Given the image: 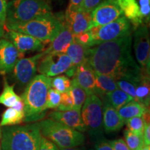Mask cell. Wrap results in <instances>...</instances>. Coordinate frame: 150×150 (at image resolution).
I'll return each instance as SVG.
<instances>
[{"label":"cell","mask_w":150,"mask_h":150,"mask_svg":"<svg viewBox=\"0 0 150 150\" xmlns=\"http://www.w3.org/2000/svg\"><path fill=\"white\" fill-rule=\"evenodd\" d=\"M6 0H0V26L4 27L6 18Z\"/></svg>","instance_id":"obj_41"},{"label":"cell","mask_w":150,"mask_h":150,"mask_svg":"<svg viewBox=\"0 0 150 150\" xmlns=\"http://www.w3.org/2000/svg\"><path fill=\"white\" fill-rule=\"evenodd\" d=\"M88 49L89 47H88L80 44L74 40H73L65 52L72 61V67L75 68L79 65L86 61Z\"/></svg>","instance_id":"obj_24"},{"label":"cell","mask_w":150,"mask_h":150,"mask_svg":"<svg viewBox=\"0 0 150 150\" xmlns=\"http://www.w3.org/2000/svg\"><path fill=\"white\" fill-rule=\"evenodd\" d=\"M95 142L94 150H113L110 140H106L104 137Z\"/></svg>","instance_id":"obj_38"},{"label":"cell","mask_w":150,"mask_h":150,"mask_svg":"<svg viewBox=\"0 0 150 150\" xmlns=\"http://www.w3.org/2000/svg\"><path fill=\"white\" fill-rule=\"evenodd\" d=\"M110 142L113 150H131L127 146L125 140L122 139V138L114 140H110Z\"/></svg>","instance_id":"obj_40"},{"label":"cell","mask_w":150,"mask_h":150,"mask_svg":"<svg viewBox=\"0 0 150 150\" xmlns=\"http://www.w3.org/2000/svg\"><path fill=\"white\" fill-rule=\"evenodd\" d=\"M132 35L104 42L89 47L88 63L94 72L108 75L115 81L120 79L139 81L145 71L131 55Z\"/></svg>","instance_id":"obj_1"},{"label":"cell","mask_w":150,"mask_h":150,"mask_svg":"<svg viewBox=\"0 0 150 150\" xmlns=\"http://www.w3.org/2000/svg\"><path fill=\"white\" fill-rule=\"evenodd\" d=\"M41 138L38 122L4 127L1 129V150H38Z\"/></svg>","instance_id":"obj_3"},{"label":"cell","mask_w":150,"mask_h":150,"mask_svg":"<svg viewBox=\"0 0 150 150\" xmlns=\"http://www.w3.org/2000/svg\"><path fill=\"white\" fill-rule=\"evenodd\" d=\"M4 37L22 54L27 52H42L45 50L44 42L26 33L7 30Z\"/></svg>","instance_id":"obj_13"},{"label":"cell","mask_w":150,"mask_h":150,"mask_svg":"<svg viewBox=\"0 0 150 150\" xmlns=\"http://www.w3.org/2000/svg\"><path fill=\"white\" fill-rule=\"evenodd\" d=\"M38 123L42 136L53 142L59 149L79 147L85 142V136L81 132L50 118Z\"/></svg>","instance_id":"obj_6"},{"label":"cell","mask_w":150,"mask_h":150,"mask_svg":"<svg viewBox=\"0 0 150 150\" xmlns=\"http://www.w3.org/2000/svg\"><path fill=\"white\" fill-rule=\"evenodd\" d=\"M63 19L50 14L24 23H5L7 30L26 33L43 42H51L61 31Z\"/></svg>","instance_id":"obj_4"},{"label":"cell","mask_w":150,"mask_h":150,"mask_svg":"<svg viewBox=\"0 0 150 150\" xmlns=\"http://www.w3.org/2000/svg\"><path fill=\"white\" fill-rule=\"evenodd\" d=\"M49 118L79 132H86L79 110L74 108L64 111L56 110L50 112Z\"/></svg>","instance_id":"obj_16"},{"label":"cell","mask_w":150,"mask_h":150,"mask_svg":"<svg viewBox=\"0 0 150 150\" xmlns=\"http://www.w3.org/2000/svg\"><path fill=\"white\" fill-rule=\"evenodd\" d=\"M72 67V61L65 53L45 54L38 62L37 71L45 76L54 77L65 73Z\"/></svg>","instance_id":"obj_9"},{"label":"cell","mask_w":150,"mask_h":150,"mask_svg":"<svg viewBox=\"0 0 150 150\" xmlns=\"http://www.w3.org/2000/svg\"><path fill=\"white\" fill-rule=\"evenodd\" d=\"M82 1H83V0H70L69 6L71 7H73V8H81Z\"/></svg>","instance_id":"obj_42"},{"label":"cell","mask_w":150,"mask_h":150,"mask_svg":"<svg viewBox=\"0 0 150 150\" xmlns=\"http://www.w3.org/2000/svg\"><path fill=\"white\" fill-rule=\"evenodd\" d=\"M134 48L136 61L142 70L149 72L150 42L149 33L145 24L136 28L134 33Z\"/></svg>","instance_id":"obj_10"},{"label":"cell","mask_w":150,"mask_h":150,"mask_svg":"<svg viewBox=\"0 0 150 150\" xmlns=\"http://www.w3.org/2000/svg\"><path fill=\"white\" fill-rule=\"evenodd\" d=\"M142 20L149 22L150 18V0H138Z\"/></svg>","instance_id":"obj_35"},{"label":"cell","mask_w":150,"mask_h":150,"mask_svg":"<svg viewBox=\"0 0 150 150\" xmlns=\"http://www.w3.org/2000/svg\"><path fill=\"white\" fill-rule=\"evenodd\" d=\"M118 113L123 121L125 122L134 117H142L149 112V108L145 107L143 105L136 101L133 100L127 103L117 110Z\"/></svg>","instance_id":"obj_23"},{"label":"cell","mask_w":150,"mask_h":150,"mask_svg":"<svg viewBox=\"0 0 150 150\" xmlns=\"http://www.w3.org/2000/svg\"><path fill=\"white\" fill-rule=\"evenodd\" d=\"M52 13L48 0H11L7 2L5 23H24Z\"/></svg>","instance_id":"obj_5"},{"label":"cell","mask_w":150,"mask_h":150,"mask_svg":"<svg viewBox=\"0 0 150 150\" xmlns=\"http://www.w3.org/2000/svg\"><path fill=\"white\" fill-rule=\"evenodd\" d=\"M92 36L91 47L100 43L120 38L131 33V24L124 16L115 21L88 30Z\"/></svg>","instance_id":"obj_8"},{"label":"cell","mask_w":150,"mask_h":150,"mask_svg":"<svg viewBox=\"0 0 150 150\" xmlns=\"http://www.w3.org/2000/svg\"><path fill=\"white\" fill-rule=\"evenodd\" d=\"M74 40V35L63 19V24L61 31L54 39L51 41L50 46L43 52L45 54L49 53H65L67 49Z\"/></svg>","instance_id":"obj_18"},{"label":"cell","mask_w":150,"mask_h":150,"mask_svg":"<svg viewBox=\"0 0 150 150\" xmlns=\"http://www.w3.org/2000/svg\"><path fill=\"white\" fill-rule=\"evenodd\" d=\"M125 142L131 150H140L144 145L142 136L131 132L128 129L124 131Z\"/></svg>","instance_id":"obj_29"},{"label":"cell","mask_w":150,"mask_h":150,"mask_svg":"<svg viewBox=\"0 0 150 150\" xmlns=\"http://www.w3.org/2000/svg\"><path fill=\"white\" fill-rule=\"evenodd\" d=\"M61 100V93L53 88L49 90L47 99V108L56 109L60 105Z\"/></svg>","instance_id":"obj_33"},{"label":"cell","mask_w":150,"mask_h":150,"mask_svg":"<svg viewBox=\"0 0 150 150\" xmlns=\"http://www.w3.org/2000/svg\"><path fill=\"white\" fill-rule=\"evenodd\" d=\"M0 150H1V145H0Z\"/></svg>","instance_id":"obj_47"},{"label":"cell","mask_w":150,"mask_h":150,"mask_svg":"<svg viewBox=\"0 0 150 150\" xmlns=\"http://www.w3.org/2000/svg\"><path fill=\"white\" fill-rule=\"evenodd\" d=\"M74 108V104L72 97L69 92L61 93V100L59 107L56 108V110H69Z\"/></svg>","instance_id":"obj_34"},{"label":"cell","mask_w":150,"mask_h":150,"mask_svg":"<svg viewBox=\"0 0 150 150\" xmlns=\"http://www.w3.org/2000/svg\"><path fill=\"white\" fill-rule=\"evenodd\" d=\"M23 54L10 41L0 38V74L12 72L18 60L23 58Z\"/></svg>","instance_id":"obj_15"},{"label":"cell","mask_w":150,"mask_h":150,"mask_svg":"<svg viewBox=\"0 0 150 150\" xmlns=\"http://www.w3.org/2000/svg\"><path fill=\"white\" fill-rule=\"evenodd\" d=\"M91 24L90 29L115 21L123 16L115 0H104L91 13ZM89 29V30H90Z\"/></svg>","instance_id":"obj_11"},{"label":"cell","mask_w":150,"mask_h":150,"mask_svg":"<svg viewBox=\"0 0 150 150\" xmlns=\"http://www.w3.org/2000/svg\"><path fill=\"white\" fill-rule=\"evenodd\" d=\"M52 77L43 74L35 75L27 84L22 94L24 105V122H37L46 115L47 99L51 88Z\"/></svg>","instance_id":"obj_2"},{"label":"cell","mask_w":150,"mask_h":150,"mask_svg":"<svg viewBox=\"0 0 150 150\" xmlns=\"http://www.w3.org/2000/svg\"><path fill=\"white\" fill-rule=\"evenodd\" d=\"M15 85H9L6 79L4 81V88L0 94V104L7 108H14L18 110H24V105L21 97L14 91Z\"/></svg>","instance_id":"obj_21"},{"label":"cell","mask_w":150,"mask_h":150,"mask_svg":"<svg viewBox=\"0 0 150 150\" xmlns=\"http://www.w3.org/2000/svg\"><path fill=\"white\" fill-rule=\"evenodd\" d=\"M123 16L135 28L143 24L140 8L136 0H115Z\"/></svg>","instance_id":"obj_20"},{"label":"cell","mask_w":150,"mask_h":150,"mask_svg":"<svg viewBox=\"0 0 150 150\" xmlns=\"http://www.w3.org/2000/svg\"><path fill=\"white\" fill-rule=\"evenodd\" d=\"M24 110H18L14 108H8L3 112L0 122V127L18 125L24 120Z\"/></svg>","instance_id":"obj_27"},{"label":"cell","mask_w":150,"mask_h":150,"mask_svg":"<svg viewBox=\"0 0 150 150\" xmlns=\"http://www.w3.org/2000/svg\"><path fill=\"white\" fill-rule=\"evenodd\" d=\"M44 55L42 51L31 57L18 60L12 72L15 80L20 85L27 86L32 80L36 74L38 62Z\"/></svg>","instance_id":"obj_12"},{"label":"cell","mask_w":150,"mask_h":150,"mask_svg":"<svg viewBox=\"0 0 150 150\" xmlns=\"http://www.w3.org/2000/svg\"><path fill=\"white\" fill-rule=\"evenodd\" d=\"M8 1H11V0H8Z\"/></svg>","instance_id":"obj_49"},{"label":"cell","mask_w":150,"mask_h":150,"mask_svg":"<svg viewBox=\"0 0 150 150\" xmlns=\"http://www.w3.org/2000/svg\"><path fill=\"white\" fill-rule=\"evenodd\" d=\"M140 81L136 82L131 80L125 79H120L116 80V83H117L118 88L128 94L134 99V100L136 101V88Z\"/></svg>","instance_id":"obj_31"},{"label":"cell","mask_w":150,"mask_h":150,"mask_svg":"<svg viewBox=\"0 0 150 150\" xmlns=\"http://www.w3.org/2000/svg\"><path fill=\"white\" fill-rule=\"evenodd\" d=\"M68 92L72 98L74 108L81 110L88 97L87 93L76 83V82L73 79L71 80V86Z\"/></svg>","instance_id":"obj_28"},{"label":"cell","mask_w":150,"mask_h":150,"mask_svg":"<svg viewBox=\"0 0 150 150\" xmlns=\"http://www.w3.org/2000/svg\"><path fill=\"white\" fill-rule=\"evenodd\" d=\"M38 150H59L56 144L42 136Z\"/></svg>","instance_id":"obj_39"},{"label":"cell","mask_w":150,"mask_h":150,"mask_svg":"<svg viewBox=\"0 0 150 150\" xmlns=\"http://www.w3.org/2000/svg\"><path fill=\"white\" fill-rule=\"evenodd\" d=\"M127 129L137 135L142 136V133L145 126V117H134L125 122Z\"/></svg>","instance_id":"obj_32"},{"label":"cell","mask_w":150,"mask_h":150,"mask_svg":"<svg viewBox=\"0 0 150 150\" xmlns=\"http://www.w3.org/2000/svg\"><path fill=\"white\" fill-rule=\"evenodd\" d=\"M86 150H94V149H86Z\"/></svg>","instance_id":"obj_48"},{"label":"cell","mask_w":150,"mask_h":150,"mask_svg":"<svg viewBox=\"0 0 150 150\" xmlns=\"http://www.w3.org/2000/svg\"><path fill=\"white\" fill-rule=\"evenodd\" d=\"M95 95L99 98L117 89L116 81L108 75L95 72Z\"/></svg>","instance_id":"obj_22"},{"label":"cell","mask_w":150,"mask_h":150,"mask_svg":"<svg viewBox=\"0 0 150 150\" xmlns=\"http://www.w3.org/2000/svg\"><path fill=\"white\" fill-rule=\"evenodd\" d=\"M140 150H150V145H144L140 149Z\"/></svg>","instance_id":"obj_45"},{"label":"cell","mask_w":150,"mask_h":150,"mask_svg":"<svg viewBox=\"0 0 150 150\" xmlns=\"http://www.w3.org/2000/svg\"><path fill=\"white\" fill-rule=\"evenodd\" d=\"M103 104V129L105 132L112 133L120 131L125 125V122L122 119L117 110L105 100H102Z\"/></svg>","instance_id":"obj_19"},{"label":"cell","mask_w":150,"mask_h":150,"mask_svg":"<svg viewBox=\"0 0 150 150\" xmlns=\"http://www.w3.org/2000/svg\"><path fill=\"white\" fill-rule=\"evenodd\" d=\"M82 120L86 131L95 141L104 137L103 104L101 99L95 95H88L81 109Z\"/></svg>","instance_id":"obj_7"},{"label":"cell","mask_w":150,"mask_h":150,"mask_svg":"<svg viewBox=\"0 0 150 150\" xmlns=\"http://www.w3.org/2000/svg\"><path fill=\"white\" fill-rule=\"evenodd\" d=\"M4 27H1L0 26V38L4 35Z\"/></svg>","instance_id":"obj_44"},{"label":"cell","mask_w":150,"mask_h":150,"mask_svg":"<svg viewBox=\"0 0 150 150\" xmlns=\"http://www.w3.org/2000/svg\"><path fill=\"white\" fill-rule=\"evenodd\" d=\"M1 127H0V138H1Z\"/></svg>","instance_id":"obj_46"},{"label":"cell","mask_w":150,"mask_h":150,"mask_svg":"<svg viewBox=\"0 0 150 150\" xmlns=\"http://www.w3.org/2000/svg\"><path fill=\"white\" fill-rule=\"evenodd\" d=\"M87 149L84 147H70V148H62V149H59V150H86Z\"/></svg>","instance_id":"obj_43"},{"label":"cell","mask_w":150,"mask_h":150,"mask_svg":"<svg viewBox=\"0 0 150 150\" xmlns=\"http://www.w3.org/2000/svg\"><path fill=\"white\" fill-rule=\"evenodd\" d=\"M100 99L101 100L106 101L108 104L111 105L112 107L115 108L116 110H118L122 106H123L124 105H125L130 101L134 99L130 95H129L128 94L125 93V92L119 88L107 94V95Z\"/></svg>","instance_id":"obj_26"},{"label":"cell","mask_w":150,"mask_h":150,"mask_svg":"<svg viewBox=\"0 0 150 150\" xmlns=\"http://www.w3.org/2000/svg\"><path fill=\"white\" fill-rule=\"evenodd\" d=\"M74 40L80 44L85 45L88 47H91L92 42V36L89 31L74 35Z\"/></svg>","instance_id":"obj_36"},{"label":"cell","mask_w":150,"mask_h":150,"mask_svg":"<svg viewBox=\"0 0 150 150\" xmlns=\"http://www.w3.org/2000/svg\"><path fill=\"white\" fill-rule=\"evenodd\" d=\"M66 24L73 35L88 31L91 24V13L86 12L81 8H73L69 6L64 17Z\"/></svg>","instance_id":"obj_14"},{"label":"cell","mask_w":150,"mask_h":150,"mask_svg":"<svg viewBox=\"0 0 150 150\" xmlns=\"http://www.w3.org/2000/svg\"><path fill=\"white\" fill-rule=\"evenodd\" d=\"M136 101L145 107H149L150 87L149 74H145L136 86Z\"/></svg>","instance_id":"obj_25"},{"label":"cell","mask_w":150,"mask_h":150,"mask_svg":"<svg viewBox=\"0 0 150 150\" xmlns=\"http://www.w3.org/2000/svg\"><path fill=\"white\" fill-rule=\"evenodd\" d=\"M72 79L86 91L88 95H95V72L87 61L75 67Z\"/></svg>","instance_id":"obj_17"},{"label":"cell","mask_w":150,"mask_h":150,"mask_svg":"<svg viewBox=\"0 0 150 150\" xmlns=\"http://www.w3.org/2000/svg\"><path fill=\"white\" fill-rule=\"evenodd\" d=\"M71 86V80L65 75H58L51 79V88L61 93L67 92Z\"/></svg>","instance_id":"obj_30"},{"label":"cell","mask_w":150,"mask_h":150,"mask_svg":"<svg viewBox=\"0 0 150 150\" xmlns=\"http://www.w3.org/2000/svg\"><path fill=\"white\" fill-rule=\"evenodd\" d=\"M102 1V0H83L81 5V9L86 12L91 13Z\"/></svg>","instance_id":"obj_37"}]
</instances>
